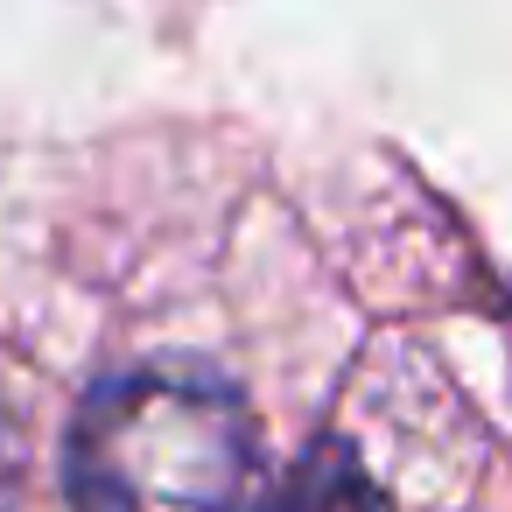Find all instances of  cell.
<instances>
[{
  "mask_svg": "<svg viewBox=\"0 0 512 512\" xmlns=\"http://www.w3.org/2000/svg\"><path fill=\"white\" fill-rule=\"evenodd\" d=\"M71 512H260L267 456L253 407L183 365L106 379L64 449Z\"/></svg>",
  "mask_w": 512,
  "mask_h": 512,
  "instance_id": "6da1fadb",
  "label": "cell"
},
{
  "mask_svg": "<svg viewBox=\"0 0 512 512\" xmlns=\"http://www.w3.org/2000/svg\"><path fill=\"white\" fill-rule=\"evenodd\" d=\"M274 512H379V491L365 477V463L351 456V442L323 435L302 449V463L281 477Z\"/></svg>",
  "mask_w": 512,
  "mask_h": 512,
  "instance_id": "7a4b0ae2",
  "label": "cell"
},
{
  "mask_svg": "<svg viewBox=\"0 0 512 512\" xmlns=\"http://www.w3.org/2000/svg\"><path fill=\"white\" fill-rule=\"evenodd\" d=\"M15 470H22V435H15L8 414H0V505H8V491H15Z\"/></svg>",
  "mask_w": 512,
  "mask_h": 512,
  "instance_id": "3957f363",
  "label": "cell"
}]
</instances>
